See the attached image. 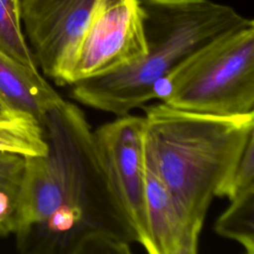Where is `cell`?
<instances>
[{"label": "cell", "instance_id": "1", "mask_svg": "<svg viewBox=\"0 0 254 254\" xmlns=\"http://www.w3.org/2000/svg\"><path fill=\"white\" fill-rule=\"evenodd\" d=\"M48 152L24 157L14 212L19 251L29 254H129L133 228L111 187L93 130L74 103L47 114Z\"/></svg>", "mask_w": 254, "mask_h": 254}, {"label": "cell", "instance_id": "2", "mask_svg": "<svg viewBox=\"0 0 254 254\" xmlns=\"http://www.w3.org/2000/svg\"><path fill=\"white\" fill-rule=\"evenodd\" d=\"M144 109L145 157L201 232L212 199L226 196L238 160L254 134V113L222 117L163 102Z\"/></svg>", "mask_w": 254, "mask_h": 254}, {"label": "cell", "instance_id": "3", "mask_svg": "<svg viewBox=\"0 0 254 254\" xmlns=\"http://www.w3.org/2000/svg\"><path fill=\"white\" fill-rule=\"evenodd\" d=\"M147 53L108 75L71 85L73 100L115 116L153 99L152 86L190 54L250 19L211 0H139Z\"/></svg>", "mask_w": 254, "mask_h": 254}, {"label": "cell", "instance_id": "4", "mask_svg": "<svg viewBox=\"0 0 254 254\" xmlns=\"http://www.w3.org/2000/svg\"><path fill=\"white\" fill-rule=\"evenodd\" d=\"M153 99L184 111L254 113V23L229 30L181 61L152 86Z\"/></svg>", "mask_w": 254, "mask_h": 254}, {"label": "cell", "instance_id": "5", "mask_svg": "<svg viewBox=\"0 0 254 254\" xmlns=\"http://www.w3.org/2000/svg\"><path fill=\"white\" fill-rule=\"evenodd\" d=\"M147 53L139 0H96L87 22L53 80L72 85L114 73Z\"/></svg>", "mask_w": 254, "mask_h": 254}, {"label": "cell", "instance_id": "6", "mask_svg": "<svg viewBox=\"0 0 254 254\" xmlns=\"http://www.w3.org/2000/svg\"><path fill=\"white\" fill-rule=\"evenodd\" d=\"M144 116L126 114L93 130L94 143L111 187L133 228L136 243L150 254L145 200Z\"/></svg>", "mask_w": 254, "mask_h": 254}, {"label": "cell", "instance_id": "7", "mask_svg": "<svg viewBox=\"0 0 254 254\" xmlns=\"http://www.w3.org/2000/svg\"><path fill=\"white\" fill-rule=\"evenodd\" d=\"M96 0H21V18L37 65L54 78L79 38Z\"/></svg>", "mask_w": 254, "mask_h": 254}, {"label": "cell", "instance_id": "8", "mask_svg": "<svg viewBox=\"0 0 254 254\" xmlns=\"http://www.w3.org/2000/svg\"><path fill=\"white\" fill-rule=\"evenodd\" d=\"M150 254H195L199 235L144 154Z\"/></svg>", "mask_w": 254, "mask_h": 254}, {"label": "cell", "instance_id": "9", "mask_svg": "<svg viewBox=\"0 0 254 254\" xmlns=\"http://www.w3.org/2000/svg\"><path fill=\"white\" fill-rule=\"evenodd\" d=\"M0 100L6 108L33 115L44 126L49 111L64 98L38 68L23 64L0 51Z\"/></svg>", "mask_w": 254, "mask_h": 254}, {"label": "cell", "instance_id": "10", "mask_svg": "<svg viewBox=\"0 0 254 254\" xmlns=\"http://www.w3.org/2000/svg\"><path fill=\"white\" fill-rule=\"evenodd\" d=\"M47 152L44 126L37 118L14 109L0 111V156H43Z\"/></svg>", "mask_w": 254, "mask_h": 254}, {"label": "cell", "instance_id": "11", "mask_svg": "<svg viewBox=\"0 0 254 254\" xmlns=\"http://www.w3.org/2000/svg\"><path fill=\"white\" fill-rule=\"evenodd\" d=\"M218 216L214 231L238 243L247 254H254V189L238 193Z\"/></svg>", "mask_w": 254, "mask_h": 254}, {"label": "cell", "instance_id": "12", "mask_svg": "<svg viewBox=\"0 0 254 254\" xmlns=\"http://www.w3.org/2000/svg\"><path fill=\"white\" fill-rule=\"evenodd\" d=\"M0 51L23 64L38 68L22 31L21 0H0Z\"/></svg>", "mask_w": 254, "mask_h": 254}, {"label": "cell", "instance_id": "13", "mask_svg": "<svg viewBox=\"0 0 254 254\" xmlns=\"http://www.w3.org/2000/svg\"><path fill=\"white\" fill-rule=\"evenodd\" d=\"M24 170V157L0 156V236L13 234L14 212Z\"/></svg>", "mask_w": 254, "mask_h": 254}, {"label": "cell", "instance_id": "14", "mask_svg": "<svg viewBox=\"0 0 254 254\" xmlns=\"http://www.w3.org/2000/svg\"><path fill=\"white\" fill-rule=\"evenodd\" d=\"M254 189V134L249 137L229 184L226 197L231 199L245 190Z\"/></svg>", "mask_w": 254, "mask_h": 254}, {"label": "cell", "instance_id": "15", "mask_svg": "<svg viewBox=\"0 0 254 254\" xmlns=\"http://www.w3.org/2000/svg\"><path fill=\"white\" fill-rule=\"evenodd\" d=\"M5 109H9V108H6V106L3 104V102L0 100V111L2 110H5Z\"/></svg>", "mask_w": 254, "mask_h": 254}]
</instances>
